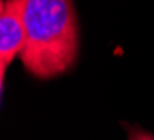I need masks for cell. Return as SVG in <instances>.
Segmentation results:
<instances>
[{
  "instance_id": "cell-1",
  "label": "cell",
  "mask_w": 154,
  "mask_h": 140,
  "mask_svg": "<svg viewBox=\"0 0 154 140\" xmlns=\"http://www.w3.org/2000/svg\"><path fill=\"white\" fill-rule=\"evenodd\" d=\"M25 42L20 53L26 71L38 78L60 75L78 54V24L71 0H26Z\"/></svg>"
},
{
  "instance_id": "cell-3",
  "label": "cell",
  "mask_w": 154,
  "mask_h": 140,
  "mask_svg": "<svg viewBox=\"0 0 154 140\" xmlns=\"http://www.w3.org/2000/svg\"><path fill=\"white\" fill-rule=\"evenodd\" d=\"M129 140H154V136L150 133L140 130L137 128H129Z\"/></svg>"
},
{
  "instance_id": "cell-2",
  "label": "cell",
  "mask_w": 154,
  "mask_h": 140,
  "mask_svg": "<svg viewBox=\"0 0 154 140\" xmlns=\"http://www.w3.org/2000/svg\"><path fill=\"white\" fill-rule=\"evenodd\" d=\"M26 0H2L0 3V83L3 87L7 67L25 42Z\"/></svg>"
}]
</instances>
